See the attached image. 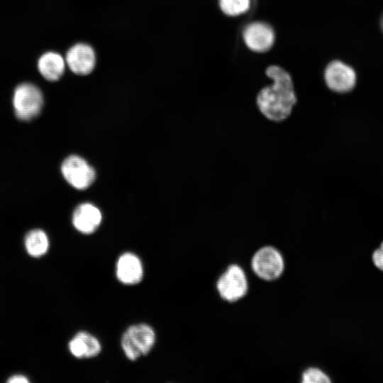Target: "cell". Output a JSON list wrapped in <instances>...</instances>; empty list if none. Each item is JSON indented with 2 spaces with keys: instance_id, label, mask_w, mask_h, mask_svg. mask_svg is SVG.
<instances>
[{
  "instance_id": "1",
  "label": "cell",
  "mask_w": 383,
  "mask_h": 383,
  "mask_svg": "<svg viewBox=\"0 0 383 383\" xmlns=\"http://www.w3.org/2000/svg\"><path fill=\"white\" fill-rule=\"evenodd\" d=\"M265 74L272 83L257 91L256 106L267 120L282 122L290 116L298 101L294 80L288 72L277 65L268 67Z\"/></svg>"
},
{
  "instance_id": "2",
  "label": "cell",
  "mask_w": 383,
  "mask_h": 383,
  "mask_svg": "<svg viewBox=\"0 0 383 383\" xmlns=\"http://www.w3.org/2000/svg\"><path fill=\"white\" fill-rule=\"evenodd\" d=\"M156 340L153 328L146 323L129 326L121 340L122 350L126 357L132 361L148 355L152 349Z\"/></svg>"
},
{
  "instance_id": "3",
  "label": "cell",
  "mask_w": 383,
  "mask_h": 383,
  "mask_svg": "<svg viewBox=\"0 0 383 383\" xmlns=\"http://www.w3.org/2000/svg\"><path fill=\"white\" fill-rule=\"evenodd\" d=\"M12 101L16 116L21 121H30L40 114L44 99L38 87L24 82L15 88Z\"/></svg>"
},
{
  "instance_id": "4",
  "label": "cell",
  "mask_w": 383,
  "mask_h": 383,
  "mask_svg": "<svg viewBox=\"0 0 383 383\" xmlns=\"http://www.w3.org/2000/svg\"><path fill=\"white\" fill-rule=\"evenodd\" d=\"M284 265L281 252L272 245L258 248L250 260V267L255 275L268 282L279 279L284 272Z\"/></svg>"
},
{
  "instance_id": "5",
  "label": "cell",
  "mask_w": 383,
  "mask_h": 383,
  "mask_svg": "<svg viewBox=\"0 0 383 383\" xmlns=\"http://www.w3.org/2000/svg\"><path fill=\"white\" fill-rule=\"evenodd\" d=\"M216 286L220 297L229 303L239 301L248 291L247 276L238 264L228 265L218 277Z\"/></svg>"
},
{
  "instance_id": "6",
  "label": "cell",
  "mask_w": 383,
  "mask_h": 383,
  "mask_svg": "<svg viewBox=\"0 0 383 383\" xmlns=\"http://www.w3.org/2000/svg\"><path fill=\"white\" fill-rule=\"evenodd\" d=\"M61 172L65 180L79 190L88 188L96 178L94 169L84 158L74 155L62 162Z\"/></svg>"
},
{
  "instance_id": "7",
  "label": "cell",
  "mask_w": 383,
  "mask_h": 383,
  "mask_svg": "<svg viewBox=\"0 0 383 383\" xmlns=\"http://www.w3.org/2000/svg\"><path fill=\"white\" fill-rule=\"evenodd\" d=\"M326 87L333 92L344 94L350 91L356 84V74L349 65L339 60L331 62L324 71Z\"/></svg>"
},
{
  "instance_id": "8",
  "label": "cell",
  "mask_w": 383,
  "mask_h": 383,
  "mask_svg": "<svg viewBox=\"0 0 383 383\" xmlns=\"http://www.w3.org/2000/svg\"><path fill=\"white\" fill-rule=\"evenodd\" d=\"M65 62L70 70L80 76L91 74L96 65V54L94 48L85 43L72 45L65 54Z\"/></svg>"
},
{
  "instance_id": "9",
  "label": "cell",
  "mask_w": 383,
  "mask_h": 383,
  "mask_svg": "<svg viewBox=\"0 0 383 383\" xmlns=\"http://www.w3.org/2000/svg\"><path fill=\"white\" fill-rule=\"evenodd\" d=\"M243 38L246 46L255 52H265L272 48L275 35L271 26L255 21L244 28Z\"/></svg>"
},
{
  "instance_id": "10",
  "label": "cell",
  "mask_w": 383,
  "mask_h": 383,
  "mask_svg": "<svg viewBox=\"0 0 383 383\" xmlns=\"http://www.w3.org/2000/svg\"><path fill=\"white\" fill-rule=\"evenodd\" d=\"M116 275L123 284H138L143 277V266L140 259L133 252L122 254L116 262Z\"/></svg>"
},
{
  "instance_id": "11",
  "label": "cell",
  "mask_w": 383,
  "mask_h": 383,
  "mask_svg": "<svg viewBox=\"0 0 383 383\" xmlns=\"http://www.w3.org/2000/svg\"><path fill=\"white\" fill-rule=\"evenodd\" d=\"M102 220L99 209L90 203L79 204L74 211L72 224L83 234H91L100 226Z\"/></svg>"
},
{
  "instance_id": "12",
  "label": "cell",
  "mask_w": 383,
  "mask_h": 383,
  "mask_svg": "<svg viewBox=\"0 0 383 383\" xmlns=\"http://www.w3.org/2000/svg\"><path fill=\"white\" fill-rule=\"evenodd\" d=\"M71 354L79 359L92 358L101 351V345L99 340L86 331L77 333L69 342Z\"/></svg>"
},
{
  "instance_id": "13",
  "label": "cell",
  "mask_w": 383,
  "mask_h": 383,
  "mask_svg": "<svg viewBox=\"0 0 383 383\" xmlns=\"http://www.w3.org/2000/svg\"><path fill=\"white\" fill-rule=\"evenodd\" d=\"M37 67L44 79L49 82H56L64 74L66 62L61 54L48 51L40 55L38 60Z\"/></svg>"
},
{
  "instance_id": "14",
  "label": "cell",
  "mask_w": 383,
  "mask_h": 383,
  "mask_svg": "<svg viewBox=\"0 0 383 383\" xmlns=\"http://www.w3.org/2000/svg\"><path fill=\"white\" fill-rule=\"evenodd\" d=\"M24 243L27 252L35 257L45 254L49 248L48 238L40 229H33L28 232L25 236Z\"/></svg>"
},
{
  "instance_id": "15",
  "label": "cell",
  "mask_w": 383,
  "mask_h": 383,
  "mask_svg": "<svg viewBox=\"0 0 383 383\" xmlns=\"http://www.w3.org/2000/svg\"><path fill=\"white\" fill-rule=\"evenodd\" d=\"M250 5L251 0H218L221 11L231 17L246 13L250 9Z\"/></svg>"
},
{
  "instance_id": "16",
  "label": "cell",
  "mask_w": 383,
  "mask_h": 383,
  "mask_svg": "<svg viewBox=\"0 0 383 383\" xmlns=\"http://www.w3.org/2000/svg\"><path fill=\"white\" fill-rule=\"evenodd\" d=\"M302 383H328L331 380L329 376L316 367L306 368L301 374Z\"/></svg>"
},
{
  "instance_id": "17",
  "label": "cell",
  "mask_w": 383,
  "mask_h": 383,
  "mask_svg": "<svg viewBox=\"0 0 383 383\" xmlns=\"http://www.w3.org/2000/svg\"><path fill=\"white\" fill-rule=\"evenodd\" d=\"M372 260L374 265L381 271H383V241L372 255Z\"/></svg>"
},
{
  "instance_id": "18",
  "label": "cell",
  "mask_w": 383,
  "mask_h": 383,
  "mask_svg": "<svg viewBox=\"0 0 383 383\" xmlns=\"http://www.w3.org/2000/svg\"><path fill=\"white\" fill-rule=\"evenodd\" d=\"M7 382L9 383H28L29 380L26 377L22 374H16L9 377L7 380Z\"/></svg>"
},
{
  "instance_id": "19",
  "label": "cell",
  "mask_w": 383,
  "mask_h": 383,
  "mask_svg": "<svg viewBox=\"0 0 383 383\" xmlns=\"http://www.w3.org/2000/svg\"><path fill=\"white\" fill-rule=\"evenodd\" d=\"M381 28H382V30L383 31V16H382V19H381Z\"/></svg>"
}]
</instances>
